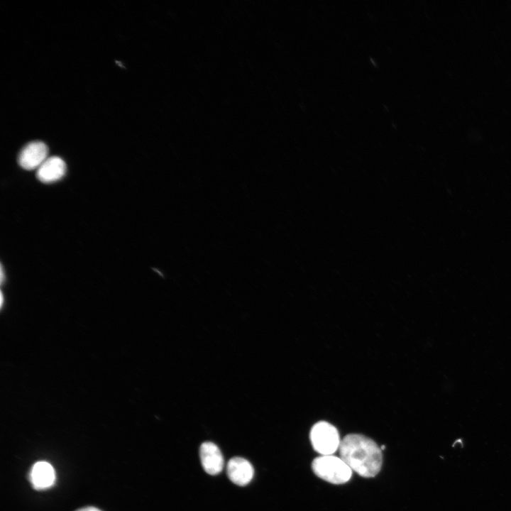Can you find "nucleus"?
I'll list each match as a JSON object with an SVG mask.
<instances>
[{"label":"nucleus","instance_id":"6e6552de","mask_svg":"<svg viewBox=\"0 0 511 511\" xmlns=\"http://www.w3.org/2000/svg\"><path fill=\"white\" fill-rule=\"evenodd\" d=\"M30 480L34 489H47L55 483L54 468L46 461L36 462L31 470Z\"/></svg>","mask_w":511,"mask_h":511},{"label":"nucleus","instance_id":"39448f33","mask_svg":"<svg viewBox=\"0 0 511 511\" xmlns=\"http://www.w3.org/2000/svg\"><path fill=\"white\" fill-rule=\"evenodd\" d=\"M201 463L204 470L215 476L221 473L224 467V457L219 448L214 443L207 441L199 449Z\"/></svg>","mask_w":511,"mask_h":511},{"label":"nucleus","instance_id":"20e7f679","mask_svg":"<svg viewBox=\"0 0 511 511\" xmlns=\"http://www.w3.org/2000/svg\"><path fill=\"white\" fill-rule=\"evenodd\" d=\"M48 148L41 141H32L20 151L18 162L21 167L31 170L38 169L48 158Z\"/></svg>","mask_w":511,"mask_h":511},{"label":"nucleus","instance_id":"423d86ee","mask_svg":"<svg viewBox=\"0 0 511 511\" xmlns=\"http://www.w3.org/2000/svg\"><path fill=\"white\" fill-rule=\"evenodd\" d=\"M227 475L233 483L244 486L253 478L254 469L251 463L241 457L231 458L226 467Z\"/></svg>","mask_w":511,"mask_h":511},{"label":"nucleus","instance_id":"7ed1b4c3","mask_svg":"<svg viewBox=\"0 0 511 511\" xmlns=\"http://www.w3.org/2000/svg\"><path fill=\"white\" fill-rule=\"evenodd\" d=\"M309 439L314 449L322 456L334 454L341 441L337 429L325 421H320L312 427Z\"/></svg>","mask_w":511,"mask_h":511},{"label":"nucleus","instance_id":"f03ea898","mask_svg":"<svg viewBox=\"0 0 511 511\" xmlns=\"http://www.w3.org/2000/svg\"><path fill=\"white\" fill-rule=\"evenodd\" d=\"M312 468L319 478L333 484L347 483L352 476L351 468L341 458L333 455L314 458Z\"/></svg>","mask_w":511,"mask_h":511},{"label":"nucleus","instance_id":"0eeeda50","mask_svg":"<svg viewBox=\"0 0 511 511\" xmlns=\"http://www.w3.org/2000/svg\"><path fill=\"white\" fill-rule=\"evenodd\" d=\"M67 170L65 161L58 156L48 158L37 169L36 176L43 183H52L60 180Z\"/></svg>","mask_w":511,"mask_h":511},{"label":"nucleus","instance_id":"f257e3e1","mask_svg":"<svg viewBox=\"0 0 511 511\" xmlns=\"http://www.w3.org/2000/svg\"><path fill=\"white\" fill-rule=\"evenodd\" d=\"M341 458L351 469L364 478L375 476L383 463L381 449L371 439L359 434H349L341 441Z\"/></svg>","mask_w":511,"mask_h":511},{"label":"nucleus","instance_id":"9d476101","mask_svg":"<svg viewBox=\"0 0 511 511\" xmlns=\"http://www.w3.org/2000/svg\"><path fill=\"white\" fill-rule=\"evenodd\" d=\"M4 279V269H3V265H1V284L3 283Z\"/></svg>","mask_w":511,"mask_h":511},{"label":"nucleus","instance_id":"1a4fd4ad","mask_svg":"<svg viewBox=\"0 0 511 511\" xmlns=\"http://www.w3.org/2000/svg\"><path fill=\"white\" fill-rule=\"evenodd\" d=\"M77 511H101V510L97 507H83L79 510H77Z\"/></svg>","mask_w":511,"mask_h":511}]
</instances>
